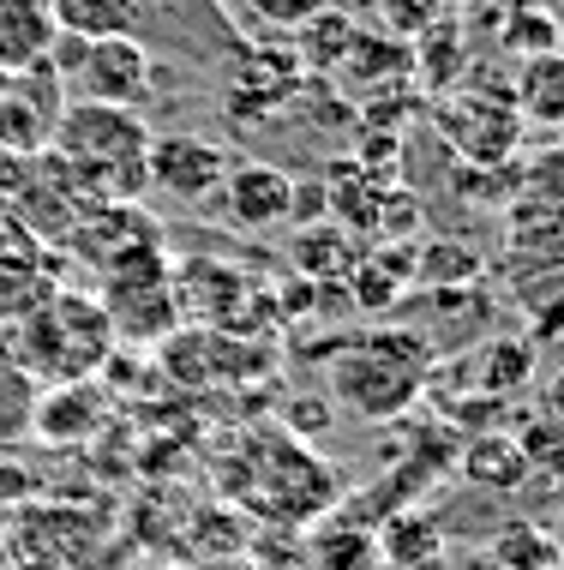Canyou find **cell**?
I'll return each instance as SVG.
<instances>
[{
  "label": "cell",
  "mask_w": 564,
  "mask_h": 570,
  "mask_svg": "<svg viewBox=\"0 0 564 570\" xmlns=\"http://www.w3.org/2000/svg\"><path fill=\"white\" fill-rule=\"evenodd\" d=\"M516 444H523L528 469H553V474H564V426H558V421H535Z\"/></svg>",
  "instance_id": "obj_29"
},
{
  "label": "cell",
  "mask_w": 564,
  "mask_h": 570,
  "mask_svg": "<svg viewBox=\"0 0 564 570\" xmlns=\"http://www.w3.org/2000/svg\"><path fill=\"white\" fill-rule=\"evenodd\" d=\"M295 265L313 271V276H348V265H355V246H348V235L337 223H318V228H300L295 240Z\"/></svg>",
  "instance_id": "obj_25"
},
{
  "label": "cell",
  "mask_w": 564,
  "mask_h": 570,
  "mask_svg": "<svg viewBox=\"0 0 564 570\" xmlns=\"http://www.w3.org/2000/svg\"><path fill=\"white\" fill-rule=\"evenodd\" d=\"M67 246L90 271H109L115 258L162 246V235H157V223H150V210H139V205H90L85 217L67 228Z\"/></svg>",
  "instance_id": "obj_11"
},
{
  "label": "cell",
  "mask_w": 564,
  "mask_h": 570,
  "mask_svg": "<svg viewBox=\"0 0 564 570\" xmlns=\"http://www.w3.org/2000/svg\"><path fill=\"white\" fill-rule=\"evenodd\" d=\"M55 12L49 0H0V72H24L49 55L55 42Z\"/></svg>",
  "instance_id": "obj_17"
},
{
  "label": "cell",
  "mask_w": 564,
  "mask_h": 570,
  "mask_svg": "<svg viewBox=\"0 0 564 570\" xmlns=\"http://www.w3.org/2000/svg\"><path fill=\"white\" fill-rule=\"evenodd\" d=\"M463 474L475 487H493V492H511V487H523L528 481V456H523V444L505 439V433H486L475 439L463 451Z\"/></svg>",
  "instance_id": "obj_20"
},
{
  "label": "cell",
  "mask_w": 564,
  "mask_h": 570,
  "mask_svg": "<svg viewBox=\"0 0 564 570\" xmlns=\"http://www.w3.org/2000/svg\"><path fill=\"white\" fill-rule=\"evenodd\" d=\"M493 559H498V570H558L564 547H558V534L546 529V522L511 517L505 529L493 534Z\"/></svg>",
  "instance_id": "obj_18"
},
{
  "label": "cell",
  "mask_w": 564,
  "mask_h": 570,
  "mask_svg": "<svg viewBox=\"0 0 564 570\" xmlns=\"http://www.w3.org/2000/svg\"><path fill=\"white\" fill-rule=\"evenodd\" d=\"M30 409H37V379L12 361V343L0 336V444H12L30 426Z\"/></svg>",
  "instance_id": "obj_22"
},
{
  "label": "cell",
  "mask_w": 564,
  "mask_h": 570,
  "mask_svg": "<svg viewBox=\"0 0 564 570\" xmlns=\"http://www.w3.org/2000/svg\"><path fill=\"white\" fill-rule=\"evenodd\" d=\"M505 37H511V49H523V55H546L558 42V19L541 7H516L505 19Z\"/></svg>",
  "instance_id": "obj_26"
},
{
  "label": "cell",
  "mask_w": 564,
  "mask_h": 570,
  "mask_svg": "<svg viewBox=\"0 0 564 570\" xmlns=\"http://www.w3.org/2000/svg\"><path fill=\"white\" fill-rule=\"evenodd\" d=\"M420 336H396V331H378V336H360L348 354H337V373H330V391L348 414L360 421H390L415 403L420 391V361H426Z\"/></svg>",
  "instance_id": "obj_3"
},
{
  "label": "cell",
  "mask_w": 564,
  "mask_h": 570,
  "mask_svg": "<svg viewBox=\"0 0 564 570\" xmlns=\"http://www.w3.org/2000/svg\"><path fill=\"white\" fill-rule=\"evenodd\" d=\"M505 223H546L564 228V145H541L523 168H511Z\"/></svg>",
  "instance_id": "obj_12"
},
{
  "label": "cell",
  "mask_w": 564,
  "mask_h": 570,
  "mask_svg": "<svg viewBox=\"0 0 564 570\" xmlns=\"http://www.w3.org/2000/svg\"><path fill=\"white\" fill-rule=\"evenodd\" d=\"M307 90V67L288 42H235L222 55V109L235 120H265Z\"/></svg>",
  "instance_id": "obj_6"
},
{
  "label": "cell",
  "mask_w": 564,
  "mask_h": 570,
  "mask_svg": "<svg viewBox=\"0 0 564 570\" xmlns=\"http://www.w3.org/2000/svg\"><path fill=\"white\" fill-rule=\"evenodd\" d=\"M49 150L79 175V187L97 205H139V193H150V127L139 109H109V102L85 97L67 102L49 132Z\"/></svg>",
  "instance_id": "obj_1"
},
{
  "label": "cell",
  "mask_w": 564,
  "mask_h": 570,
  "mask_svg": "<svg viewBox=\"0 0 564 570\" xmlns=\"http://www.w3.org/2000/svg\"><path fill=\"white\" fill-rule=\"evenodd\" d=\"M295 37H300V42H295L300 67H307V72H318V79H330V72L343 67L348 42L360 37V24L348 19L343 7H325V12H318V19H307V24H300Z\"/></svg>",
  "instance_id": "obj_19"
},
{
  "label": "cell",
  "mask_w": 564,
  "mask_h": 570,
  "mask_svg": "<svg viewBox=\"0 0 564 570\" xmlns=\"http://www.w3.org/2000/svg\"><path fill=\"white\" fill-rule=\"evenodd\" d=\"M102 421V396L85 384H55L49 396H37V409H30V433H37L42 444H79L97 433Z\"/></svg>",
  "instance_id": "obj_14"
},
{
  "label": "cell",
  "mask_w": 564,
  "mask_h": 570,
  "mask_svg": "<svg viewBox=\"0 0 564 570\" xmlns=\"http://www.w3.org/2000/svg\"><path fill=\"white\" fill-rule=\"evenodd\" d=\"M385 559L390 564H415V570H433L438 564V547H445V534H438V522L426 517V511H415L408 522H390L385 529Z\"/></svg>",
  "instance_id": "obj_24"
},
{
  "label": "cell",
  "mask_w": 564,
  "mask_h": 570,
  "mask_svg": "<svg viewBox=\"0 0 564 570\" xmlns=\"http://www.w3.org/2000/svg\"><path fill=\"white\" fill-rule=\"evenodd\" d=\"M553 49H558V55H564V19H558V42H553Z\"/></svg>",
  "instance_id": "obj_32"
},
{
  "label": "cell",
  "mask_w": 564,
  "mask_h": 570,
  "mask_svg": "<svg viewBox=\"0 0 564 570\" xmlns=\"http://www.w3.org/2000/svg\"><path fill=\"white\" fill-rule=\"evenodd\" d=\"M288 193H295V175H283L277 163H228L210 205L240 235H270V228H288Z\"/></svg>",
  "instance_id": "obj_9"
},
{
  "label": "cell",
  "mask_w": 564,
  "mask_h": 570,
  "mask_svg": "<svg viewBox=\"0 0 564 570\" xmlns=\"http://www.w3.org/2000/svg\"><path fill=\"white\" fill-rule=\"evenodd\" d=\"M481 276V253L475 246H451V240H433L415 253V283L426 288H468Z\"/></svg>",
  "instance_id": "obj_23"
},
{
  "label": "cell",
  "mask_w": 564,
  "mask_h": 570,
  "mask_svg": "<svg viewBox=\"0 0 564 570\" xmlns=\"http://www.w3.org/2000/svg\"><path fill=\"white\" fill-rule=\"evenodd\" d=\"M541 421H558L564 426V373H553V384H546V391H541Z\"/></svg>",
  "instance_id": "obj_31"
},
{
  "label": "cell",
  "mask_w": 564,
  "mask_h": 570,
  "mask_svg": "<svg viewBox=\"0 0 564 570\" xmlns=\"http://www.w3.org/2000/svg\"><path fill=\"white\" fill-rule=\"evenodd\" d=\"M85 102H109V109H145L157 97V55L145 37H90V49L72 72Z\"/></svg>",
  "instance_id": "obj_7"
},
{
  "label": "cell",
  "mask_w": 564,
  "mask_h": 570,
  "mask_svg": "<svg viewBox=\"0 0 564 570\" xmlns=\"http://www.w3.org/2000/svg\"><path fill=\"white\" fill-rule=\"evenodd\" d=\"M12 361L24 366L30 379L49 384H85L90 373H102L115 354V325L102 313L97 295H72V288H55L37 313H24L12 325Z\"/></svg>",
  "instance_id": "obj_2"
},
{
  "label": "cell",
  "mask_w": 564,
  "mask_h": 570,
  "mask_svg": "<svg viewBox=\"0 0 564 570\" xmlns=\"http://www.w3.org/2000/svg\"><path fill=\"white\" fill-rule=\"evenodd\" d=\"M516 283V313L528 318V343H553L564 336V258H546V265H511Z\"/></svg>",
  "instance_id": "obj_15"
},
{
  "label": "cell",
  "mask_w": 564,
  "mask_h": 570,
  "mask_svg": "<svg viewBox=\"0 0 564 570\" xmlns=\"http://www.w3.org/2000/svg\"><path fill=\"white\" fill-rule=\"evenodd\" d=\"M102 313L115 325V343H162L175 336V265L162 246H145V253H127L102 271Z\"/></svg>",
  "instance_id": "obj_4"
},
{
  "label": "cell",
  "mask_w": 564,
  "mask_h": 570,
  "mask_svg": "<svg viewBox=\"0 0 564 570\" xmlns=\"http://www.w3.org/2000/svg\"><path fill=\"white\" fill-rule=\"evenodd\" d=\"M49 12L79 37H145L157 24V0H49Z\"/></svg>",
  "instance_id": "obj_16"
},
{
  "label": "cell",
  "mask_w": 564,
  "mask_h": 570,
  "mask_svg": "<svg viewBox=\"0 0 564 570\" xmlns=\"http://www.w3.org/2000/svg\"><path fill=\"white\" fill-rule=\"evenodd\" d=\"M535 361H541V343H528V336H493L481 354V391H523L528 379H535Z\"/></svg>",
  "instance_id": "obj_21"
},
{
  "label": "cell",
  "mask_w": 564,
  "mask_h": 570,
  "mask_svg": "<svg viewBox=\"0 0 564 570\" xmlns=\"http://www.w3.org/2000/svg\"><path fill=\"white\" fill-rule=\"evenodd\" d=\"M505 97L523 120V132H564V55L558 49L523 55L516 85H505Z\"/></svg>",
  "instance_id": "obj_13"
},
{
  "label": "cell",
  "mask_w": 564,
  "mask_h": 570,
  "mask_svg": "<svg viewBox=\"0 0 564 570\" xmlns=\"http://www.w3.org/2000/svg\"><path fill=\"white\" fill-rule=\"evenodd\" d=\"M145 175L175 205H210L222 175H228V150L217 138H198V132H150Z\"/></svg>",
  "instance_id": "obj_8"
},
{
  "label": "cell",
  "mask_w": 564,
  "mask_h": 570,
  "mask_svg": "<svg viewBox=\"0 0 564 570\" xmlns=\"http://www.w3.org/2000/svg\"><path fill=\"white\" fill-rule=\"evenodd\" d=\"M247 301H253V283L235 265H217V258H187V265H175V306L187 318H198V325L240 331Z\"/></svg>",
  "instance_id": "obj_10"
},
{
  "label": "cell",
  "mask_w": 564,
  "mask_h": 570,
  "mask_svg": "<svg viewBox=\"0 0 564 570\" xmlns=\"http://www.w3.org/2000/svg\"><path fill=\"white\" fill-rule=\"evenodd\" d=\"M348 288H355V301L373 306V313H385V306H396V295H403V283H396L378 258H355V265H348Z\"/></svg>",
  "instance_id": "obj_27"
},
{
  "label": "cell",
  "mask_w": 564,
  "mask_h": 570,
  "mask_svg": "<svg viewBox=\"0 0 564 570\" xmlns=\"http://www.w3.org/2000/svg\"><path fill=\"white\" fill-rule=\"evenodd\" d=\"M30 487H37V481H30V474L19 469V462H7V456H0V504H7V499H24Z\"/></svg>",
  "instance_id": "obj_30"
},
{
  "label": "cell",
  "mask_w": 564,
  "mask_h": 570,
  "mask_svg": "<svg viewBox=\"0 0 564 570\" xmlns=\"http://www.w3.org/2000/svg\"><path fill=\"white\" fill-rule=\"evenodd\" d=\"M240 7H247L265 30H300L307 19H318L325 7H337V0H240Z\"/></svg>",
  "instance_id": "obj_28"
},
{
  "label": "cell",
  "mask_w": 564,
  "mask_h": 570,
  "mask_svg": "<svg viewBox=\"0 0 564 570\" xmlns=\"http://www.w3.org/2000/svg\"><path fill=\"white\" fill-rule=\"evenodd\" d=\"M433 127L468 168H511V157L523 150V120H516L505 90H468V85L438 90Z\"/></svg>",
  "instance_id": "obj_5"
}]
</instances>
